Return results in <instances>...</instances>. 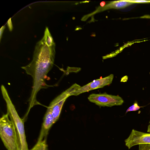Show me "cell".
<instances>
[{
	"label": "cell",
	"instance_id": "obj_1",
	"mask_svg": "<svg viewBox=\"0 0 150 150\" xmlns=\"http://www.w3.org/2000/svg\"><path fill=\"white\" fill-rule=\"evenodd\" d=\"M55 46L49 30L46 27L43 38L35 46L32 61L21 67L33 79L32 89L29 100L28 112L34 106L40 104L37 100L36 95L40 89L47 86L45 80L54 64Z\"/></svg>",
	"mask_w": 150,
	"mask_h": 150
},
{
	"label": "cell",
	"instance_id": "obj_2",
	"mask_svg": "<svg viewBox=\"0 0 150 150\" xmlns=\"http://www.w3.org/2000/svg\"><path fill=\"white\" fill-rule=\"evenodd\" d=\"M7 113L0 119V136L7 150H21L18 135L16 127Z\"/></svg>",
	"mask_w": 150,
	"mask_h": 150
},
{
	"label": "cell",
	"instance_id": "obj_3",
	"mask_svg": "<svg viewBox=\"0 0 150 150\" xmlns=\"http://www.w3.org/2000/svg\"><path fill=\"white\" fill-rule=\"evenodd\" d=\"M1 90L3 97L6 105L7 113L13 122L16 129L20 142L21 150H29L25 134L24 122L18 115L4 86Z\"/></svg>",
	"mask_w": 150,
	"mask_h": 150
},
{
	"label": "cell",
	"instance_id": "obj_4",
	"mask_svg": "<svg viewBox=\"0 0 150 150\" xmlns=\"http://www.w3.org/2000/svg\"><path fill=\"white\" fill-rule=\"evenodd\" d=\"M81 87L76 83L73 84L59 95L50 103L47 109L51 112L54 123L59 118L62 107L66 100L69 97L72 96L73 93Z\"/></svg>",
	"mask_w": 150,
	"mask_h": 150
},
{
	"label": "cell",
	"instance_id": "obj_5",
	"mask_svg": "<svg viewBox=\"0 0 150 150\" xmlns=\"http://www.w3.org/2000/svg\"><path fill=\"white\" fill-rule=\"evenodd\" d=\"M88 98L90 102L102 107L120 105L124 102L123 99L118 95H112L106 93H92L88 96Z\"/></svg>",
	"mask_w": 150,
	"mask_h": 150
},
{
	"label": "cell",
	"instance_id": "obj_6",
	"mask_svg": "<svg viewBox=\"0 0 150 150\" xmlns=\"http://www.w3.org/2000/svg\"><path fill=\"white\" fill-rule=\"evenodd\" d=\"M113 78V74H111L104 78L94 80L87 84L81 86L79 88L73 93L72 96H78L83 93L102 88L112 83Z\"/></svg>",
	"mask_w": 150,
	"mask_h": 150
},
{
	"label": "cell",
	"instance_id": "obj_7",
	"mask_svg": "<svg viewBox=\"0 0 150 150\" xmlns=\"http://www.w3.org/2000/svg\"><path fill=\"white\" fill-rule=\"evenodd\" d=\"M125 142L126 146L129 149L140 144H150V133H144L132 129L129 135Z\"/></svg>",
	"mask_w": 150,
	"mask_h": 150
},
{
	"label": "cell",
	"instance_id": "obj_8",
	"mask_svg": "<svg viewBox=\"0 0 150 150\" xmlns=\"http://www.w3.org/2000/svg\"><path fill=\"white\" fill-rule=\"evenodd\" d=\"M54 124L51 112L50 110L47 109L44 117L41 129L38 140H42L46 138L48 132Z\"/></svg>",
	"mask_w": 150,
	"mask_h": 150
},
{
	"label": "cell",
	"instance_id": "obj_9",
	"mask_svg": "<svg viewBox=\"0 0 150 150\" xmlns=\"http://www.w3.org/2000/svg\"><path fill=\"white\" fill-rule=\"evenodd\" d=\"M132 3L128 0H123L112 2L107 5L104 7L103 8L98 9V10L107 9L109 8H120L125 7L132 4Z\"/></svg>",
	"mask_w": 150,
	"mask_h": 150
},
{
	"label": "cell",
	"instance_id": "obj_10",
	"mask_svg": "<svg viewBox=\"0 0 150 150\" xmlns=\"http://www.w3.org/2000/svg\"><path fill=\"white\" fill-rule=\"evenodd\" d=\"M30 150H48L46 138L38 140L36 144Z\"/></svg>",
	"mask_w": 150,
	"mask_h": 150
},
{
	"label": "cell",
	"instance_id": "obj_11",
	"mask_svg": "<svg viewBox=\"0 0 150 150\" xmlns=\"http://www.w3.org/2000/svg\"><path fill=\"white\" fill-rule=\"evenodd\" d=\"M142 107V106H139L137 102H135L132 105L127 108L126 111V113L129 112L137 111Z\"/></svg>",
	"mask_w": 150,
	"mask_h": 150
},
{
	"label": "cell",
	"instance_id": "obj_12",
	"mask_svg": "<svg viewBox=\"0 0 150 150\" xmlns=\"http://www.w3.org/2000/svg\"><path fill=\"white\" fill-rule=\"evenodd\" d=\"M139 150H150V144H139Z\"/></svg>",
	"mask_w": 150,
	"mask_h": 150
},
{
	"label": "cell",
	"instance_id": "obj_13",
	"mask_svg": "<svg viewBox=\"0 0 150 150\" xmlns=\"http://www.w3.org/2000/svg\"><path fill=\"white\" fill-rule=\"evenodd\" d=\"M129 1L132 3H146L150 2V1H145V0H134L131 1L129 0Z\"/></svg>",
	"mask_w": 150,
	"mask_h": 150
},
{
	"label": "cell",
	"instance_id": "obj_14",
	"mask_svg": "<svg viewBox=\"0 0 150 150\" xmlns=\"http://www.w3.org/2000/svg\"><path fill=\"white\" fill-rule=\"evenodd\" d=\"M7 24L8 25V27L9 30L10 31H11L12 29V22L11 21V19L10 18L8 21L7 22Z\"/></svg>",
	"mask_w": 150,
	"mask_h": 150
},
{
	"label": "cell",
	"instance_id": "obj_15",
	"mask_svg": "<svg viewBox=\"0 0 150 150\" xmlns=\"http://www.w3.org/2000/svg\"><path fill=\"white\" fill-rule=\"evenodd\" d=\"M5 26H2L1 27V28L0 29V40H1V36H2V34H3V31H4V29H5Z\"/></svg>",
	"mask_w": 150,
	"mask_h": 150
},
{
	"label": "cell",
	"instance_id": "obj_16",
	"mask_svg": "<svg viewBox=\"0 0 150 150\" xmlns=\"http://www.w3.org/2000/svg\"><path fill=\"white\" fill-rule=\"evenodd\" d=\"M106 3L105 1H102L100 3V5L101 7H103L105 5Z\"/></svg>",
	"mask_w": 150,
	"mask_h": 150
},
{
	"label": "cell",
	"instance_id": "obj_17",
	"mask_svg": "<svg viewBox=\"0 0 150 150\" xmlns=\"http://www.w3.org/2000/svg\"><path fill=\"white\" fill-rule=\"evenodd\" d=\"M147 132L148 133H150V121L149 122V124L148 126Z\"/></svg>",
	"mask_w": 150,
	"mask_h": 150
}]
</instances>
